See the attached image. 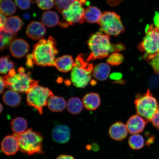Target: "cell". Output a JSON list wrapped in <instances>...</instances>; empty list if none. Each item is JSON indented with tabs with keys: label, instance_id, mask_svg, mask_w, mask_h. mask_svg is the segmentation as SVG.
I'll return each instance as SVG.
<instances>
[{
	"label": "cell",
	"instance_id": "6da1fadb",
	"mask_svg": "<svg viewBox=\"0 0 159 159\" xmlns=\"http://www.w3.org/2000/svg\"><path fill=\"white\" fill-rule=\"evenodd\" d=\"M58 53L54 38L50 36L47 40L41 39L34 45L32 54L27 55V66L32 67L34 64L42 67L54 66L55 57Z\"/></svg>",
	"mask_w": 159,
	"mask_h": 159
},
{
	"label": "cell",
	"instance_id": "7a4b0ae2",
	"mask_svg": "<svg viewBox=\"0 0 159 159\" xmlns=\"http://www.w3.org/2000/svg\"><path fill=\"white\" fill-rule=\"evenodd\" d=\"M87 44L91 51L87 59V61L105 58L112 53V44L111 43L108 35L99 32L94 34L89 37Z\"/></svg>",
	"mask_w": 159,
	"mask_h": 159
},
{
	"label": "cell",
	"instance_id": "3957f363",
	"mask_svg": "<svg viewBox=\"0 0 159 159\" xmlns=\"http://www.w3.org/2000/svg\"><path fill=\"white\" fill-rule=\"evenodd\" d=\"M15 136L18 140L19 150L23 153L31 156L43 152V138L40 133L30 129Z\"/></svg>",
	"mask_w": 159,
	"mask_h": 159
},
{
	"label": "cell",
	"instance_id": "277c9868",
	"mask_svg": "<svg viewBox=\"0 0 159 159\" xmlns=\"http://www.w3.org/2000/svg\"><path fill=\"white\" fill-rule=\"evenodd\" d=\"M93 65L85 60L84 55L79 54L75 59L71 70V80L73 85L79 88L86 87L91 80Z\"/></svg>",
	"mask_w": 159,
	"mask_h": 159
},
{
	"label": "cell",
	"instance_id": "5b68a950",
	"mask_svg": "<svg viewBox=\"0 0 159 159\" xmlns=\"http://www.w3.org/2000/svg\"><path fill=\"white\" fill-rule=\"evenodd\" d=\"M18 73L13 76L6 75L3 77L7 87L17 93L27 94L31 88L39 84V81L32 79L30 73H25V69L20 67Z\"/></svg>",
	"mask_w": 159,
	"mask_h": 159
},
{
	"label": "cell",
	"instance_id": "8992f818",
	"mask_svg": "<svg viewBox=\"0 0 159 159\" xmlns=\"http://www.w3.org/2000/svg\"><path fill=\"white\" fill-rule=\"evenodd\" d=\"M146 35L142 42L139 43V50L145 53L143 58L150 61L159 52V29L153 24L148 25Z\"/></svg>",
	"mask_w": 159,
	"mask_h": 159
},
{
	"label": "cell",
	"instance_id": "52a82bcc",
	"mask_svg": "<svg viewBox=\"0 0 159 159\" xmlns=\"http://www.w3.org/2000/svg\"><path fill=\"white\" fill-rule=\"evenodd\" d=\"M134 104L137 114L148 121L159 108L157 101L149 89L143 95L137 94Z\"/></svg>",
	"mask_w": 159,
	"mask_h": 159
},
{
	"label": "cell",
	"instance_id": "ba28073f",
	"mask_svg": "<svg viewBox=\"0 0 159 159\" xmlns=\"http://www.w3.org/2000/svg\"><path fill=\"white\" fill-rule=\"evenodd\" d=\"M26 94L27 105L36 109L41 115L48 99L53 96V93L49 89L39 85L33 87Z\"/></svg>",
	"mask_w": 159,
	"mask_h": 159
},
{
	"label": "cell",
	"instance_id": "9c48e42d",
	"mask_svg": "<svg viewBox=\"0 0 159 159\" xmlns=\"http://www.w3.org/2000/svg\"><path fill=\"white\" fill-rule=\"evenodd\" d=\"M98 23L101 30L107 35L118 36L124 31L120 17L113 12L105 11L102 14Z\"/></svg>",
	"mask_w": 159,
	"mask_h": 159
},
{
	"label": "cell",
	"instance_id": "30bf717a",
	"mask_svg": "<svg viewBox=\"0 0 159 159\" xmlns=\"http://www.w3.org/2000/svg\"><path fill=\"white\" fill-rule=\"evenodd\" d=\"M86 1L77 0L63 11V17L69 25L85 22V9L83 6L86 3Z\"/></svg>",
	"mask_w": 159,
	"mask_h": 159
},
{
	"label": "cell",
	"instance_id": "8fae6325",
	"mask_svg": "<svg viewBox=\"0 0 159 159\" xmlns=\"http://www.w3.org/2000/svg\"><path fill=\"white\" fill-rule=\"evenodd\" d=\"M148 122L146 119L138 114L132 115L126 123L128 132L132 134H140L143 131Z\"/></svg>",
	"mask_w": 159,
	"mask_h": 159
},
{
	"label": "cell",
	"instance_id": "7c38bea8",
	"mask_svg": "<svg viewBox=\"0 0 159 159\" xmlns=\"http://www.w3.org/2000/svg\"><path fill=\"white\" fill-rule=\"evenodd\" d=\"M2 151L8 156L15 154L19 150L18 140L15 135H9L6 136L1 143Z\"/></svg>",
	"mask_w": 159,
	"mask_h": 159
},
{
	"label": "cell",
	"instance_id": "4fadbf2b",
	"mask_svg": "<svg viewBox=\"0 0 159 159\" xmlns=\"http://www.w3.org/2000/svg\"><path fill=\"white\" fill-rule=\"evenodd\" d=\"M29 46L24 39H16L9 47L11 54L14 57L21 58L24 57L28 52Z\"/></svg>",
	"mask_w": 159,
	"mask_h": 159
},
{
	"label": "cell",
	"instance_id": "5bb4252c",
	"mask_svg": "<svg viewBox=\"0 0 159 159\" xmlns=\"http://www.w3.org/2000/svg\"><path fill=\"white\" fill-rule=\"evenodd\" d=\"M46 33L45 25L42 23L36 21H33L28 25L26 33L28 37L34 40L42 39Z\"/></svg>",
	"mask_w": 159,
	"mask_h": 159
},
{
	"label": "cell",
	"instance_id": "9a60e30c",
	"mask_svg": "<svg viewBox=\"0 0 159 159\" xmlns=\"http://www.w3.org/2000/svg\"><path fill=\"white\" fill-rule=\"evenodd\" d=\"M52 136L53 141L59 144H65L68 142L70 137V129L64 125H59L54 127Z\"/></svg>",
	"mask_w": 159,
	"mask_h": 159
},
{
	"label": "cell",
	"instance_id": "2e32d148",
	"mask_svg": "<svg viewBox=\"0 0 159 159\" xmlns=\"http://www.w3.org/2000/svg\"><path fill=\"white\" fill-rule=\"evenodd\" d=\"M126 125L120 122L113 124L109 129V134L111 138L116 141H121L126 138L128 134Z\"/></svg>",
	"mask_w": 159,
	"mask_h": 159
},
{
	"label": "cell",
	"instance_id": "e0dca14e",
	"mask_svg": "<svg viewBox=\"0 0 159 159\" xmlns=\"http://www.w3.org/2000/svg\"><path fill=\"white\" fill-rule=\"evenodd\" d=\"M75 63L73 57L70 55H63L56 59L54 66L58 70L63 73H67L72 70Z\"/></svg>",
	"mask_w": 159,
	"mask_h": 159
},
{
	"label": "cell",
	"instance_id": "ac0fdd59",
	"mask_svg": "<svg viewBox=\"0 0 159 159\" xmlns=\"http://www.w3.org/2000/svg\"><path fill=\"white\" fill-rule=\"evenodd\" d=\"M83 105L87 110L95 111L100 105V97L96 93H89L83 97Z\"/></svg>",
	"mask_w": 159,
	"mask_h": 159
},
{
	"label": "cell",
	"instance_id": "d6986e66",
	"mask_svg": "<svg viewBox=\"0 0 159 159\" xmlns=\"http://www.w3.org/2000/svg\"><path fill=\"white\" fill-rule=\"evenodd\" d=\"M23 23L22 20L17 16H13L7 19L3 30L8 32L16 33L21 29Z\"/></svg>",
	"mask_w": 159,
	"mask_h": 159
},
{
	"label": "cell",
	"instance_id": "ffe728a7",
	"mask_svg": "<svg viewBox=\"0 0 159 159\" xmlns=\"http://www.w3.org/2000/svg\"><path fill=\"white\" fill-rule=\"evenodd\" d=\"M47 105L50 110L52 112H61L64 110L66 103L62 97L53 95L48 99Z\"/></svg>",
	"mask_w": 159,
	"mask_h": 159
},
{
	"label": "cell",
	"instance_id": "44dd1931",
	"mask_svg": "<svg viewBox=\"0 0 159 159\" xmlns=\"http://www.w3.org/2000/svg\"><path fill=\"white\" fill-rule=\"evenodd\" d=\"M111 72V68L105 63H99L93 69V75L95 79L99 81H104L108 79Z\"/></svg>",
	"mask_w": 159,
	"mask_h": 159
},
{
	"label": "cell",
	"instance_id": "7402d4cb",
	"mask_svg": "<svg viewBox=\"0 0 159 159\" xmlns=\"http://www.w3.org/2000/svg\"><path fill=\"white\" fill-rule=\"evenodd\" d=\"M2 99L5 104L12 107L19 106L21 101V97L18 93L11 89L4 93Z\"/></svg>",
	"mask_w": 159,
	"mask_h": 159
},
{
	"label": "cell",
	"instance_id": "603a6c76",
	"mask_svg": "<svg viewBox=\"0 0 159 159\" xmlns=\"http://www.w3.org/2000/svg\"><path fill=\"white\" fill-rule=\"evenodd\" d=\"M28 126L27 121L22 117H16L11 122V130L14 135L23 134L27 130Z\"/></svg>",
	"mask_w": 159,
	"mask_h": 159
},
{
	"label": "cell",
	"instance_id": "cb8c5ba5",
	"mask_svg": "<svg viewBox=\"0 0 159 159\" xmlns=\"http://www.w3.org/2000/svg\"><path fill=\"white\" fill-rule=\"evenodd\" d=\"M59 17L55 12L48 11L43 13L41 17L42 23L45 26L53 27L59 24Z\"/></svg>",
	"mask_w": 159,
	"mask_h": 159
},
{
	"label": "cell",
	"instance_id": "d4e9b609",
	"mask_svg": "<svg viewBox=\"0 0 159 159\" xmlns=\"http://www.w3.org/2000/svg\"><path fill=\"white\" fill-rule=\"evenodd\" d=\"M102 14L100 10L93 6H89L85 9V20L90 23H98Z\"/></svg>",
	"mask_w": 159,
	"mask_h": 159
},
{
	"label": "cell",
	"instance_id": "484cf974",
	"mask_svg": "<svg viewBox=\"0 0 159 159\" xmlns=\"http://www.w3.org/2000/svg\"><path fill=\"white\" fill-rule=\"evenodd\" d=\"M83 104L78 97H72L69 99L67 108L69 112L73 115L78 114L82 111Z\"/></svg>",
	"mask_w": 159,
	"mask_h": 159
},
{
	"label": "cell",
	"instance_id": "4316f807",
	"mask_svg": "<svg viewBox=\"0 0 159 159\" xmlns=\"http://www.w3.org/2000/svg\"><path fill=\"white\" fill-rule=\"evenodd\" d=\"M17 36V34L8 32L4 30L1 31L0 35V51H3L4 49L10 47L12 42L15 39Z\"/></svg>",
	"mask_w": 159,
	"mask_h": 159
},
{
	"label": "cell",
	"instance_id": "83f0119b",
	"mask_svg": "<svg viewBox=\"0 0 159 159\" xmlns=\"http://www.w3.org/2000/svg\"><path fill=\"white\" fill-rule=\"evenodd\" d=\"M143 137L140 134H132L128 140L129 146L134 150H139L143 148L144 145Z\"/></svg>",
	"mask_w": 159,
	"mask_h": 159
},
{
	"label": "cell",
	"instance_id": "f1b7e54d",
	"mask_svg": "<svg viewBox=\"0 0 159 159\" xmlns=\"http://www.w3.org/2000/svg\"><path fill=\"white\" fill-rule=\"evenodd\" d=\"M15 63L10 59L9 55L2 56L0 60V72L1 74H7L14 69Z\"/></svg>",
	"mask_w": 159,
	"mask_h": 159
},
{
	"label": "cell",
	"instance_id": "f546056e",
	"mask_svg": "<svg viewBox=\"0 0 159 159\" xmlns=\"http://www.w3.org/2000/svg\"><path fill=\"white\" fill-rule=\"evenodd\" d=\"M16 7L11 0H3L1 4V12L4 15L10 16L15 14Z\"/></svg>",
	"mask_w": 159,
	"mask_h": 159
},
{
	"label": "cell",
	"instance_id": "4dcf8cb0",
	"mask_svg": "<svg viewBox=\"0 0 159 159\" xmlns=\"http://www.w3.org/2000/svg\"><path fill=\"white\" fill-rule=\"evenodd\" d=\"M124 60V56L120 53L114 52L109 55L107 61L109 65L116 66L120 65Z\"/></svg>",
	"mask_w": 159,
	"mask_h": 159
},
{
	"label": "cell",
	"instance_id": "1f68e13d",
	"mask_svg": "<svg viewBox=\"0 0 159 159\" xmlns=\"http://www.w3.org/2000/svg\"><path fill=\"white\" fill-rule=\"evenodd\" d=\"M77 0H54L55 9L60 13H62L72 4Z\"/></svg>",
	"mask_w": 159,
	"mask_h": 159
},
{
	"label": "cell",
	"instance_id": "d6a6232c",
	"mask_svg": "<svg viewBox=\"0 0 159 159\" xmlns=\"http://www.w3.org/2000/svg\"><path fill=\"white\" fill-rule=\"evenodd\" d=\"M36 2L39 8L43 10L51 9L55 5L54 0H36Z\"/></svg>",
	"mask_w": 159,
	"mask_h": 159
},
{
	"label": "cell",
	"instance_id": "836d02e7",
	"mask_svg": "<svg viewBox=\"0 0 159 159\" xmlns=\"http://www.w3.org/2000/svg\"><path fill=\"white\" fill-rule=\"evenodd\" d=\"M15 2L16 4L21 10H26L30 8V0H15Z\"/></svg>",
	"mask_w": 159,
	"mask_h": 159
},
{
	"label": "cell",
	"instance_id": "e575fe53",
	"mask_svg": "<svg viewBox=\"0 0 159 159\" xmlns=\"http://www.w3.org/2000/svg\"><path fill=\"white\" fill-rule=\"evenodd\" d=\"M155 73L159 74V52L149 63Z\"/></svg>",
	"mask_w": 159,
	"mask_h": 159
},
{
	"label": "cell",
	"instance_id": "d590c367",
	"mask_svg": "<svg viewBox=\"0 0 159 159\" xmlns=\"http://www.w3.org/2000/svg\"><path fill=\"white\" fill-rule=\"evenodd\" d=\"M150 122L159 130V108L152 116Z\"/></svg>",
	"mask_w": 159,
	"mask_h": 159
},
{
	"label": "cell",
	"instance_id": "8d00e7d4",
	"mask_svg": "<svg viewBox=\"0 0 159 159\" xmlns=\"http://www.w3.org/2000/svg\"><path fill=\"white\" fill-rule=\"evenodd\" d=\"M125 49V47L124 44L122 43H118L112 45V53L119 52L124 51Z\"/></svg>",
	"mask_w": 159,
	"mask_h": 159
},
{
	"label": "cell",
	"instance_id": "74e56055",
	"mask_svg": "<svg viewBox=\"0 0 159 159\" xmlns=\"http://www.w3.org/2000/svg\"><path fill=\"white\" fill-rule=\"evenodd\" d=\"M7 17L5 15L1 12V23H0V30L1 31L3 30L4 25L7 21Z\"/></svg>",
	"mask_w": 159,
	"mask_h": 159
},
{
	"label": "cell",
	"instance_id": "f35d334b",
	"mask_svg": "<svg viewBox=\"0 0 159 159\" xmlns=\"http://www.w3.org/2000/svg\"><path fill=\"white\" fill-rule=\"evenodd\" d=\"M154 21L155 25L159 29V12L156 11L154 17Z\"/></svg>",
	"mask_w": 159,
	"mask_h": 159
},
{
	"label": "cell",
	"instance_id": "ab89813d",
	"mask_svg": "<svg viewBox=\"0 0 159 159\" xmlns=\"http://www.w3.org/2000/svg\"><path fill=\"white\" fill-rule=\"evenodd\" d=\"M56 159H75L74 157L71 155L62 154L60 155Z\"/></svg>",
	"mask_w": 159,
	"mask_h": 159
},
{
	"label": "cell",
	"instance_id": "60d3db41",
	"mask_svg": "<svg viewBox=\"0 0 159 159\" xmlns=\"http://www.w3.org/2000/svg\"><path fill=\"white\" fill-rule=\"evenodd\" d=\"M6 87H7V85L6 84L5 81L4 80L3 77L1 76V91H0L1 94L3 93Z\"/></svg>",
	"mask_w": 159,
	"mask_h": 159
},
{
	"label": "cell",
	"instance_id": "b9f144b4",
	"mask_svg": "<svg viewBox=\"0 0 159 159\" xmlns=\"http://www.w3.org/2000/svg\"><path fill=\"white\" fill-rule=\"evenodd\" d=\"M58 25H59L60 26L63 28H66L68 27L70 25L69 24V23L66 21L65 22H59Z\"/></svg>",
	"mask_w": 159,
	"mask_h": 159
},
{
	"label": "cell",
	"instance_id": "7bdbcfd3",
	"mask_svg": "<svg viewBox=\"0 0 159 159\" xmlns=\"http://www.w3.org/2000/svg\"><path fill=\"white\" fill-rule=\"evenodd\" d=\"M154 138L153 137H151V138L148 139V140L146 142V144L147 145H150L153 142Z\"/></svg>",
	"mask_w": 159,
	"mask_h": 159
},
{
	"label": "cell",
	"instance_id": "ee69618b",
	"mask_svg": "<svg viewBox=\"0 0 159 159\" xmlns=\"http://www.w3.org/2000/svg\"><path fill=\"white\" fill-rule=\"evenodd\" d=\"M24 18L25 20H28L30 19V15L28 13H25L23 15Z\"/></svg>",
	"mask_w": 159,
	"mask_h": 159
},
{
	"label": "cell",
	"instance_id": "f6af8a7d",
	"mask_svg": "<svg viewBox=\"0 0 159 159\" xmlns=\"http://www.w3.org/2000/svg\"><path fill=\"white\" fill-rule=\"evenodd\" d=\"M0 107H1V108H0V112L1 113L3 109L2 105L1 104V106H0Z\"/></svg>",
	"mask_w": 159,
	"mask_h": 159
},
{
	"label": "cell",
	"instance_id": "bcb514c9",
	"mask_svg": "<svg viewBox=\"0 0 159 159\" xmlns=\"http://www.w3.org/2000/svg\"><path fill=\"white\" fill-rule=\"evenodd\" d=\"M31 2L34 3L36 1V0H30Z\"/></svg>",
	"mask_w": 159,
	"mask_h": 159
}]
</instances>
